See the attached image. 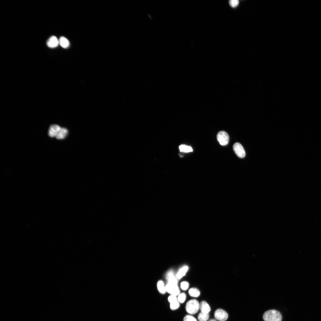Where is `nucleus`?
<instances>
[{"label": "nucleus", "mask_w": 321, "mask_h": 321, "mask_svg": "<svg viewBox=\"0 0 321 321\" xmlns=\"http://www.w3.org/2000/svg\"><path fill=\"white\" fill-rule=\"evenodd\" d=\"M263 318L264 321H281L282 317L279 311L275 310H270L264 313Z\"/></svg>", "instance_id": "obj_1"}, {"label": "nucleus", "mask_w": 321, "mask_h": 321, "mask_svg": "<svg viewBox=\"0 0 321 321\" xmlns=\"http://www.w3.org/2000/svg\"><path fill=\"white\" fill-rule=\"evenodd\" d=\"M185 308L188 313L191 314H194L199 309V303L197 300L191 299L187 303Z\"/></svg>", "instance_id": "obj_2"}, {"label": "nucleus", "mask_w": 321, "mask_h": 321, "mask_svg": "<svg viewBox=\"0 0 321 321\" xmlns=\"http://www.w3.org/2000/svg\"><path fill=\"white\" fill-rule=\"evenodd\" d=\"M217 138L219 143L222 146L226 145L229 142V135L226 132L224 131L219 132L217 135Z\"/></svg>", "instance_id": "obj_3"}, {"label": "nucleus", "mask_w": 321, "mask_h": 321, "mask_svg": "<svg viewBox=\"0 0 321 321\" xmlns=\"http://www.w3.org/2000/svg\"><path fill=\"white\" fill-rule=\"evenodd\" d=\"M165 287L166 292L171 295L177 296L180 293V290L177 284L168 283Z\"/></svg>", "instance_id": "obj_4"}, {"label": "nucleus", "mask_w": 321, "mask_h": 321, "mask_svg": "<svg viewBox=\"0 0 321 321\" xmlns=\"http://www.w3.org/2000/svg\"><path fill=\"white\" fill-rule=\"evenodd\" d=\"M214 316L215 318L219 321H226L228 317L227 313L222 309H217L214 312Z\"/></svg>", "instance_id": "obj_5"}, {"label": "nucleus", "mask_w": 321, "mask_h": 321, "mask_svg": "<svg viewBox=\"0 0 321 321\" xmlns=\"http://www.w3.org/2000/svg\"><path fill=\"white\" fill-rule=\"evenodd\" d=\"M233 150L237 155L239 158H244L246 155L245 151L242 145L239 143H235L233 146Z\"/></svg>", "instance_id": "obj_6"}, {"label": "nucleus", "mask_w": 321, "mask_h": 321, "mask_svg": "<svg viewBox=\"0 0 321 321\" xmlns=\"http://www.w3.org/2000/svg\"><path fill=\"white\" fill-rule=\"evenodd\" d=\"M60 128V126L57 125H51L48 130L49 136L51 137H56Z\"/></svg>", "instance_id": "obj_7"}, {"label": "nucleus", "mask_w": 321, "mask_h": 321, "mask_svg": "<svg viewBox=\"0 0 321 321\" xmlns=\"http://www.w3.org/2000/svg\"><path fill=\"white\" fill-rule=\"evenodd\" d=\"M46 44L47 46L49 48H55L59 44V40L56 36H52L48 39Z\"/></svg>", "instance_id": "obj_8"}, {"label": "nucleus", "mask_w": 321, "mask_h": 321, "mask_svg": "<svg viewBox=\"0 0 321 321\" xmlns=\"http://www.w3.org/2000/svg\"><path fill=\"white\" fill-rule=\"evenodd\" d=\"M199 309L201 312L205 314H209L210 311L209 305L204 301H201L199 303Z\"/></svg>", "instance_id": "obj_9"}, {"label": "nucleus", "mask_w": 321, "mask_h": 321, "mask_svg": "<svg viewBox=\"0 0 321 321\" xmlns=\"http://www.w3.org/2000/svg\"><path fill=\"white\" fill-rule=\"evenodd\" d=\"M68 133V131L66 128H61L56 137L58 139H64Z\"/></svg>", "instance_id": "obj_10"}, {"label": "nucleus", "mask_w": 321, "mask_h": 321, "mask_svg": "<svg viewBox=\"0 0 321 321\" xmlns=\"http://www.w3.org/2000/svg\"><path fill=\"white\" fill-rule=\"evenodd\" d=\"M59 43L61 46L63 48H67L70 45V43L68 40L64 37H61L59 40Z\"/></svg>", "instance_id": "obj_11"}, {"label": "nucleus", "mask_w": 321, "mask_h": 321, "mask_svg": "<svg viewBox=\"0 0 321 321\" xmlns=\"http://www.w3.org/2000/svg\"><path fill=\"white\" fill-rule=\"evenodd\" d=\"M168 283L177 284V281L176 278L174 276L172 271L169 272L167 275Z\"/></svg>", "instance_id": "obj_12"}, {"label": "nucleus", "mask_w": 321, "mask_h": 321, "mask_svg": "<svg viewBox=\"0 0 321 321\" xmlns=\"http://www.w3.org/2000/svg\"><path fill=\"white\" fill-rule=\"evenodd\" d=\"M187 266H184L180 269L176 275V277L178 279H180L185 276L188 270Z\"/></svg>", "instance_id": "obj_13"}, {"label": "nucleus", "mask_w": 321, "mask_h": 321, "mask_svg": "<svg viewBox=\"0 0 321 321\" xmlns=\"http://www.w3.org/2000/svg\"><path fill=\"white\" fill-rule=\"evenodd\" d=\"M188 293L190 296L194 297H197L200 295L199 291L195 288H191L189 290Z\"/></svg>", "instance_id": "obj_14"}, {"label": "nucleus", "mask_w": 321, "mask_h": 321, "mask_svg": "<svg viewBox=\"0 0 321 321\" xmlns=\"http://www.w3.org/2000/svg\"><path fill=\"white\" fill-rule=\"evenodd\" d=\"M180 152H189L193 151L192 147L190 146L184 144H182L179 146Z\"/></svg>", "instance_id": "obj_15"}, {"label": "nucleus", "mask_w": 321, "mask_h": 321, "mask_svg": "<svg viewBox=\"0 0 321 321\" xmlns=\"http://www.w3.org/2000/svg\"><path fill=\"white\" fill-rule=\"evenodd\" d=\"M157 286L158 291L161 293L164 294L166 292L165 286L162 281H159L157 283Z\"/></svg>", "instance_id": "obj_16"}, {"label": "nucleus", "mask_w": 321, "mask_h": 321, "mask_svg": "<svg viewBox=\"0 0 321 321\" xmlns=\"http://www.w3.org/2000/svg\"><path fill=\"white\" fill-rule=\"evenodd\" d=\"M209 317V314L201 312L198 315V318L199 321H206L208 319Z\"/></svg>", "instance_id": "obj_17"}, {"label": "nucleus", "mask_w": 321, "mask_h": 321, "mask_svg": "<svg viewBox=\"0 0 321 321\" xmlns=\"http://www.w3.org/2000/svg\"><path fill=\"white\" fill-rule=\"evenodd\" d=\"M180 303L178 300L170 303V308L171 310H175L180 307Z\"/></svg>", "instance_id": "obj_18"}, {"label": "nucleus", "mask_w": 321, "mask_h": 321, "mask_svg": "<svg viewBox=\"0 0 321 321\" xmlns=\"http://www.w3.org/2000/svg\"><path fill=\"white\" fill-rule=\"evenodd\" d=\"M186 295L184 293H180L177 298V300L180 303H183L186 299Z\"/></svg>", "instance_id": "obj_19"}, {"label": "nucleus", "mask_w": 321, "mask_h": 321, "mask_svg": "<svg viewBox=\"0 0 321 321\" xmlns=\"http://www.w3.org/2000/svg\"><path fill=\"white\" fill-rule=\"evenodd\" d=\"M189 284L188 283L185 281L182 282L180 284L181 289L183 290H186L189 287Z\"/></svg>", "instance_id": "obj_20"}, {"label": "nucleus", "mask_w": 321, "mask_h": 321, "mask_svg": "<svg viewBox=\"0 0 321 321\" xmlns=\"http://www.w3.org/2000/svg\"><path fill=\"white\" fill-rule=\"evenodd\" d=\"M229 3L231 7H235L238 5L239 1L238 0H230L229 1Z\"/></svg>", "instance_id": "obj_21"}, {"label": "nucleus", "mask_w": 321, "mask_h": 321, "mask_svg": "<svg viewBox=\"0 0 321 321\" xmlns=\"http://www.w3.org/2000/svg\"><path fill=\"white\" fill-rule=\"evenodd\" d=\"M183 321H197L193 317L190 315H186L183 318Z\"/></svg>", "instance_id": "obj_22"}, {"label": "nucleus", "mask_w": 321, "mask_h": 321, "mask_svg": "<svg viewBox=\"0 0 321 321\" xmlns=\"http://www.w3.org/2000/svg\"><path fill=\"white\" fill-rule=\"evenodd\" d=\"M177 296L170 295L168 298V300L169 303L178 300Z\"/></svg>", "instance_id": "obj_23"}, {"label": "nucleus", "mask_w": 321, "mask_h": 321, "mask_svg": "<svg viewBox=\"0 0 321 321\" xmlns=\"http://www.w3.org/2000/svg\"><path fill=\"white\" fill-rule=\"evenodd\" d=\"M209 321H216L215 319H211V320H210Z\"/></svg>", "instance_id": "obj_24"}]
</instances>
